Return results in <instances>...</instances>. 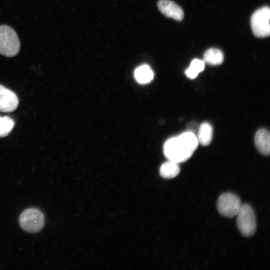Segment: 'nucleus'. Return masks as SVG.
<instances>
[{
	"label": "nucleus",
	"mask_w": 270,
	"mask_h": 270,
	"mask_svg": "<svg viewBox=\"0 0 270 270\" xmlns=\"http://www.w3.org/2000/svg\"><path fill=\"white\" fill-rule=\"evenodd\" d=\"M198 144L196 134L187 132L168 140L164 146V152L169 160L180 164L192 157Z\"/></svg>",
	"instance_id": "nucleus-1"
},
{
	"label": "nucleus",
	"mask_w": 270,
	"mask_h": 270,
	"mask_svg": "<svg viewBox=\"0 0 270 270\" xmlns=\"http://www.w3.org/2000/svg\"><path fill=\"white\" fill-rule=\"evenodd\" d=\"M20 48V42L15 30L8 26H0V54L13 57L18 54Z\"/></svg>",
	"instance_id": "nucleus-2"
},
{
	"label": "nucleus",
	"mask_w": 270,
	"mask_h": 270,
	"mask_svg": "<svg viewBox=\"0 0 270 270\" xmlns=\"http://www.w3.org/2000/svg\"><path fill=\"white\" fill-rule=\"evenodd\" d=\"M19 222L21 228L26 232L36 233L44 226V216L42 212L36 208L24 210L20 214Z\"/></svg>",
	"instance_id": "nucleus-3"
},
{
	"label": "nucleus",
	"mask_w": 270,
	"mask_h": 270,
	"mask_svg": "<svg viewBox=\"0 0 270 270\" xmlns=\"http://www.w3.org/2000/svg\"><path fill=\"white\" fill-rule=\"evenodd\" d=\"M236 216L237 226L241 234L248 238L253 236L256 230V221L252 208L248 204H244Z\"/></svg>",
	"instance_id": "nucleus-4"
},
{
	"label": "nucleus",
	"mask_w": 270,
	"mask_h": 270,
	"mask_svg": "<svg viewBox=\"0 0 270 270\" xmlns=\"http://www.w3.org/2000/svg\"><path fill=\"white\" fill-rule=\"evenodd\" d=\"M270 10L268 6L256 11L251 18V26L254 34L258 38H266L270 34Z\"/></svg>",
	"instance_id": "nucleus-5"
},
{
	"label": "nucleus",
	"mask_w": 270,
	"mask_h": 270,
	"mask_svg": "<svg viewBox=\"0 0 270 270\" xmlns=\"http://www.w3.org/2000/svg\"><path fill=\"white\" fill-rule=\"evenodd\" d=\"M240 198L232 193H225L221 195L217 203L218 210L220 214L225 217L232 218L237 216L242 206Z\"/></svg>",
	"instance_id": "nucleus-6"
},
{
	"label": "nucleus",
	"mask_w": 270,
	"mask_h": 270,
	"mask_svg": "<svg viewBox=\"0 0 270 270\" xmlns=\"http://www.w3.org/2000/svg\"><path fill=\"white\" fill-rule=\"evenodd\" d=\"M18 104L17 96L12 91L0 85V111L12 112L16 109Z\"/></svg>",
	"instance_id": "nucleus-7"
},
{
	"label": "nucleus",
	"mask_w": 270,
	"mask_h": 270,
	"mask_svg": "<svg viewBox=\"0 0 270 270\" xmlns=\"http://www.w3.org/2000/svg\"><path fill=\"white\" fill-rule=\"evenodd\" d=\"M158 8L166 16L177 21H182L184 17L182 8L170 0H160L158 4Z\"/></svg>",
	"instance_id": "nucleus-8"
},
{
	"label": "nucleus",
	"mask_w": 270,
	"mask_h": 270,
	"mask_svg": "<svg viewBox=\"0 0 270 270\" xmlns=\"http://www.w3.org/2000/svg\"><path fill=\"white\" fill-rule=\"evenodd\" d=\"M256 146L262 154L268 156L270 151V136L269 132L266 129L258 130L254 138Z\"/></svg>",
	"instance_id": "nucleus-9"
},
{
	"label": "nucleus",
	"mask_w": 270,
	"mask_h": 270,
	"mask_svg": "<svg viewBox=\"0 0 270 270\" xmlns=\"http://www.w3.org/2000/svg\"><path fill=\"white\" fill-rule=\"evenodd\" d=\"M213 136V130L212 126L208 122H204L199 128L198 140V142L204 146H208L212 142Z\"/></svg>",
	"instance_id": "nucleus-10"
},
{
	"label": "nucleus",
	"mask_w": 270,
	"mask_h": 270,
	"mask_svg": "<svg viewBox=\"0 0 270 270\" xmlns=\"http://www.w3.org/2000/svg\"><path fill=\"white\" fill-rule=\"evenodd\" d=\"M160 172L162 178L171 179L178 175L180 172V168L178 164L169 160L162 164Z\"/></svg>",
	"instance_id": "nucleus-11"
},
{
	"label": "nucleus",
	"mask_w": 270,
	"mask_h": 270,
	"mask_svg": "<svg viewBox=\"0 0 270 270\" xmlns=\"http://www.w3.org/2000/svg\"><path fill=\"white\" fill-rule=\"evenodd\" d=\"M134 76L139 83L146 84L150 82L153 80L154 74L148 66L143 65L136 70Z\"/></svg>",
	"instance_id": "nucleus-12"
},
{
	"label": "nucleus",
	"mask_w": 270,
	"mask_h": 270,
	"mask_svg": "<svg viewBox=\"0 0 270 270\" xmlns=\"http://www.w3.org/2000/svg\"><path fill=\"white\" fill-rule=\"evenodd\" d=\"M204 62L211 66H218L222 64L224 56L222 52L217 48H210L204 54Z\"/></svg>",
	"instance_id": "nucleus-13"
},
{
	"label": "nucleus",
	"mask_w": 270,
	"mask_h": 270,
	"mask_svg": "<svg viewBox=\"0 0 270 270\" xmlns=\"http://www.w3.org/2000/svg\"><path fill=\"white\" fill-rule=\"evenodd\" d=\"M204 67L205 62L204 61L194 59L192 62L189 68L186 71V74L189 78L194 79L204 70Z\"/></svg>",
	"instance_id": "nucleus-14"
},
{
	"label": "nucleus",
	"mask_w": 270,
	"mask_h": 270,
	"mask_svg": "<svg viewBox=\"0 0 270 270\" xmlns=\"http://www.w3.org/2000/svg\"><path fill=\"white\" fill-rule=\"evenodd\" d=\"M14 122L8 116H0V138L7 136L12 130Z\"/></svg>",
	"instance_id": "nucleus-15"
},
{
	"label": "nucleus",
	"mask_w": 270,
	"mask_h": 270,
	"mask_svg": "<svg viewBox=\"0 0 270 270\" xmlns=\"http://www.w3.org/2000/svg\"><path fill=\"white\" fill-rule=\"evenodd\" d=\"M197 129L198 124L194 122L190 124L188 126V130H189L188 132H192L194 134H195V132Z\"/></svg>",
	"instance_id": "nucleus-16"
}]
</instances>
